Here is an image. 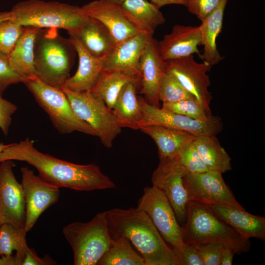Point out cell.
I'll return each instance as SVG.
<instances>
[{
	"label": "cell",
	"instance_id": "obj_39",
	"mask_svg": "<svg viewBox=\"0 0 265 265\" xmlns=\"http://www.w3.org/2000/svg\"><path fill=\"white\" fill-rule=\"evenodd\" d=\"M18 109L11 102L4 99L0 94V129L7 135L12 123V117Z\"/></svg>",
	"mask_w": 265,
	"mask_h": 265
},
{
	"label": "cell",
	"instance_id": "obj_7",
	"mask_svg": "<svg viewBox=\"0 0 265 265\" xmlns=\"http://www.w3.org/2000/svg\"><path fill=\"white\" fill-rule=\"evenodd\" d=\"M23 83L59 133L79 132L97 136L95 131L75 113L62 88L47 84L37 77L28 78Z\"/></svg>",
	"mask_w": 265,
	"mask_h": 265
},
{
	"label": "cell",
	"instance_id": "obj_19",
	"mask_svg": "<svg viewBox=\"0 0 265 265\" xmlns=\"http://www.w3.org/2000/svg\"><path fill=\"white\" fill-rule=\"evenodd\" d=\"M202 45L200 26L175 25L171 31L158 42L159 54L165 61L197 53Z\"/></svg>",
	"mask_w": 265,
	"mask_h": 265
},
{
	"label": "cell",
	"instance_id": "obj_21",
	"mask_svg": "<svg viewBox=\"0 0 265 265\" xmlns=\"http://www.w3.org/2000/svg\"><path fill=\"white\" fill-rule=\"evenodd\" d=\"M68 33L69 38L77 40L89 53L97 58L105 59L116 45L106 26L88 16L81 26Z\"/></svg>",
	"mask_w": 265,
	"mask_h": 265
},
{
	"label": "cell",
	"instance_id": "obj_33",
	"mask_svg": "<svg viewBox=\"0 0 265 265\" xmlns=\"http://www.w3.org/2000/svg\"><path fill=\"white\" fill-rule=\"evenodd\" d=\"M159 98L162 103H173L186 99L195 100L172 75L166 71L160 81Z\"/></svg>",
	"mask_w": 265,
	"mask_h": 265
},
{
	"label": "cell",
	"instance_id": "obj_1",
	"mask_svg": "<svg viewBox=\"0 0 265 265\" xmlns=\"http://www.w3.org/2000/svg\"><path fill=\"white\" fill-rule=\"evenodd\" d=\"M6 160L27 162L37 169L41 178L59 188L88 191L115 186L98 166L75 164L42 153L29 138L9 144L0 154V162Z\"/></svg>",
	"mask_w": 265,
	"mask_h": 265
},
{
	"label": "cell",
	"instance_id": "obj_14",
	"mask_svg": "<svg viewBox=\"0 0 265 265\" xmlns=\"http://www.w3.org/2000/svg\"><path fill=\"white\" fill-rule=\"evenodd\" d=\"M25 203L24 229L27 232L33 227L41 213L55 203L59 197V187L44 180L27 166L21 168Z\"/></svg>",
	"mask_w": 265,
	"mask_h": 265
},
{
	"label": "cell",
	"instance_id": "obj_31",
	"mask_svg": "<svg viewBox=\"0 0 265 265\" xmlns=\"http://www.w3.org/2000/svg\"><path fill=\"white\" fill-rule=\"evenodd\" d=\"M24 226L10 223H2L0 226V255L9 256L14 250L15 255L22 265L27 245Z\"/></svg>",
	"mask_w": 265,
	"mask_h": 265
},
{
	"label": "cell",
	"instance_id": "obj_29",
	"mask_svg": "<svg viewBox=\"0 0 265 265\" xmlns=\"http://www.w3.org/2000/svg\"><path fill=\"white\" fill-rule=\"evenodd\" d=\"M131 81L138 83L132 78L121 72L103 69L90 91L112 109L123 88Z\"/></svg>",
	"mask_w": 265,
	"mask_h": 265
},
{
	"label": "cell",
	"instance_id": "obj_28",
	"mask_svg": "<svg viewBox=\"0 0 265 265\" xmlns=\"http://www.w3.org/2000/svg\"><path fill=\"white\" fill-rule=\"evenodd\" d=\"M193 145L211 170L224 173L232 169L231 159L216 135L196 136Z\"/></svg>",
	"mask_w": 265,
	"mask_h": 265
},
{
	"label": "cell",
	"instance_id": "obj_32",
	"mask_svg": "<svg viewBox=\"0 0 265 265\" xmlns=\"http://www.w3.org/2000/svg\"><path fill=\"white\" fill-rule=\"evenodd\" d=\"M161 108L201 122L209 121L214 117L212 112L208 111L201 104L194 99L163 103Z\"/></svg>",
	"mask_w": 265,
	"mask_h": 265
},
{
	"label": "cell",
	"instance_id": "obj_47",
	"mask_svg": "<svg viewBox=\"0 0 265 265\" xmlns=\"http://www.w3.org/2000/svg\"><path fill=\"white\" fill-rule=\"evenodd\" d=\"M8 145H9V144H5L3 143H0V154L2 152V151L4 150V149L7 147Z\"/></svg>",
	"mask_w": 265,
	"mask_h": 265
},
{
	"label": "cell",
	"instance_id": "obj_23",
	"mask_svg": "<svg viewBox=\"0 0 265 265\" xmlns=\"http://www.w3.org/2000/svg\"><path fill=\"white\" fill-rule=\"evenodd\" d=\"M138 130L154 140L159 159L179 157L196 137L186 132L157 125L141 126Z\"/></svg>",
	"mask_w": 265,
	"mask_h": 265
},
{
	"label": "cell",
	"instance_id": "obj_8",
	"mask_svg": "<svg viewBox=\"0 0 265 265\" xmlns=\"http://www.w3.org/2000/svg\"><path fill=\"white\" fill-rule=\"evenodd\" d=\"M61 88L77 115L95 131L105 147L111 148L122 128L113 110L90 90L76 92Z\"/></svg>",
	"mask_w": 265,
	"mask_h": 265
},
{
	"label": "cell",
	"instance_id": "obj_40",
	"mask_svg": "<svg viewBox=\"0 0 265 265\" xmlns=\"http://www.w3.org/2000/svg\"><path fill=\"white\" fill-rule=\"evenodd\" d=\"M185 244L183 251L176 254L179 265H204L203 260L194 245Z\"/></svg>",
	"mask_w": 265,
	"mask_h": 265
},
{
	"label": "cell",
	"instance_id": "obj_35",
	"mask_svg": "<svg viewBox=\"0 0 265 265\" xmlns=\"http://www.w3.org/2000/svg\"><path fill=\"white\" fill-rule=\"evenodd\" d=\"M179 158L188 172L197 174L211 171L196 151L193 141L183 150Z\"/></svg>",
	"mask_w": 265,
	"mask_h": 265
},
{
	"label": "cell",
	"instance_id": "obj_17",
	"mask_svg": "<svg viewBox=\"0 0 265 265\" xmlns=\"http://www.w3.org/2000/svg\"><path fill=\"white\" fill-rule=\"evenodd\" d=\"M80 10L83 14L105 26L116 44L142 32L129 21L120 5L96 0L80 7Z\"/></svg>",
	"mask_w": 265,
	"mask_h": 265
},
{
	"label": "cell",
	"instance_id": "obj_34",
	"mask_svg": "<svg viewBox=\"0 0 265 265\" xmlns=\"http://www.w3.org/2000/svg\"><path fill=\"white\" fill-rule=\"evenodd\" d=\"M24 28V26L10 19L0 22V52L8 55Z\"/></svg>",
	"mask_w": 265,
	"mask_h": 265
},
{
	"label": "cell",
	"instance_id": "obj_48",
	"mask_svg": "<svg viewBox=\"0 0 265 265\" xmlns=\"http://www.w3.org/2000/svg\"><path fill=\"white\" fill-rule=\"evenodd\" d=\"M1 224H2V223H1V221L0 220V226L1 225Z\"/></svg>",
	"mask_w": 265,
	"mask_h": 265
},
{
	"label": "cell",
	"instance_id": "obj_25",
	"mask_svg": "<svg viewBox=\"0 0 265 265\" xmlns=\"http://www.w3.org/2000/svg\"><path fill=\"white\" fill-rule=\"evenodd\" d=\"M39 29L24 26L21 35L8 55L13 69L27 79L37 77L34 67V45Z\"/></svg>",
	"mask_w": 265,
	"mask_h": 265
},
{
	"label": "cell",
	"instance_id": "obj_11",
	"mask_svg": "<svg viewBox=\"0 0 265 265\" xmlns=\"http://www.w3.org/2000/svg\"><path fill=\"white\" fill-rule=\"evenodd\" d=\"M142 119L138 126L157 125L189 132L195 136L216 135L223 129L220 117H214L208 122H201L189 117L165 111L152 106L143 98L138 97Z\"/></svg>",
	"mask_w": 265,
	"mask_h": 265
},
{
	"label": "cell",
	"instance_id": "obj_44",
	"mask_svg": "<svg viewBox=\"0 0 265 265\" xmlns=\"http://www.w3.org/2000/svg\"><path fill=\"white\" fill-rule=\"evenodd\" d=\"M0 265H21V262L16 255L1 256Z\"/></svg>",
	"mask_w": 265,
	"mask_h": 265
},
{
	"label": "cell",
	"instance_id": "obj_13",
	"mask_svg": "<svg viewBox=\"0 0 265 265\" xmlns=\"http://www.w3.org/2000/svg\"><path fill=\"white\" fill-rule=\"evenodd\" d=\"M184 184L189 201L244 209L226 184L222 173L218 171L211 170L197 174L187 172L184 177Z\"/></svg>",
	"mask_w": 265,
	"mask_h": 265
},
{
	"label": "cell",
	"instance_id": "obj_15",
	"mask_svg": "<svg viewBox=\"0 0 265 265\" xmlns=\"http://www.w3.org/2000/svg\"><path fill=\"white\" fill-rule=\"evenodd\" d=\"M12 160L0 162V220L2 223L24 226L26 203L21 184L15 178Z\"/></svg>",
	"mask_w": 265,
	"mask_h": 265
},
{
	"label": "cell",
	"instance_id": "obj_37",
	"mask_svg": "<svg viewBox=\"0 0 265 265\" xmlns=\"http://www.w3.org/2000/svg\"><path fill=\"white\" fill-rule=\"evenodd\" d=\"M193 245L201 256L204 265H220L222 251L226 245L214 242Z\"/></svg>",
	"mask_w": 265,
	"mask_h": 265
},
{
	"label": "cell",
	"instance_id": "obj_5",
	"mask_svg": "<svg viewBox=\"0 0 265 265\" xmlns=\"http://www.w3.org/2000/svg\"><path fill=\"white\" fill-rule=\"evenodd\" d=\"M9 14L10 20L23 26L63 29L68 32L79 27L88 18L79 6L41 0L20 2Z\"/></svg>",
	"mask_w": 265,
	"mask_h": 265
},
{
	"label": "cell",
	"instance_id": "obj_12",
	"mask_svg": "<svg viewBox=\"0 0 265 265\" xmlns=\"http://www.w3.org/2000/svg\"><path fill=\"white\" fill-rule=\"evenodd\" d=\"M166 62V71L172 75L208 111L211 112L210 106L212 97L208 89L211 82L207 74L211 67L204 62L195 61L193 55Z\"/></svg>",
	"mask_w": 265,
	"mask_h": 265
},
{
	"label": "cell",
	"instance_id": "obj_42",
	"mask_svg": "<svg viewBox=\"0 0 265 265\" xmlns=\"http://www.w3.org/2000/svg\"><path fill=\"white\" fill-rule=\"evenodd\" d=\"M235 251L231 247L225 246L221 255L220 265H231Z\"/></svg>",
	"mask_w": 265,
	"mask_h": 265
},
{
	"label": "cell",
	"instance_id": "obj_41",
	"mask_svg": "<svg viewBox=\"0 0 265 265\" xmlns=\"http://www.w3.org/2000/svg\"><path fill=\"white\" fill-rule=\"evenodd\" d=\"M53 261L49 256H46L43 258H39L33 249L28 247L26 251V254L22 265H53Z\"/></svg>",
	"mask_w": 265,
	"mask_h": 265
},
{
	"label": "cell",
	"instance_id": "obj_3",
	"mask_svg": "<svg viewBox=\"0 0 265 265\" xmlns=\"http://www.w3.org/2000/svg\"><path fill=\"white\" fill-rule=\"evenodd\" d=\"M184 243L219 242L233 248L236 254L248 252L249 239L243 238L233 228L217 217L204 204L190 201L186 220L181 226Z\"/></svg>",
	"mask_w": 265,
	"mask_h": 265
},
{
	"label": "cell",
	"instance_id": "obj_4",
	"mask_svg": "<svg viewBox=\"0 0 265 265\" xmlns=\"http://www.w3.org/2000/svg\"><path fill=\"white\" fill-rule=\"evenodd\" d=\"M75 49L57 28L39 29L34 45L36 76L49 85L61 88L70 77Z\"/></svg>",
	"mask_w": 265,
	"mask_h": 265
},
{
	"label": "cell",
	"instance_id": "obj_9",
	"mask_svg": "<svg viewBox=\"0 0 265 265\" xmlns=\"http://www.w3.org/2000/svg\"><path fill=\"white\" fill-rule=\"evenodd\" d=\"M137 208L148 215L176 254L183 251L185 244L182 239L181 226L170 202L161 191L153 186L145 187Z\"/></svg>",
	"mask_w": 265,
	"mask_h": 265
},
{
	"label": "cell",
	"instance_id": "obj_46",
	"mask_svg": "<svg viewBox=\"0 0 265 265\" xmlns=\"http://www.w3.org/2000/svg\"><path fill=\"white\" fill-rule=\"evenodd\" d=\"M9 18V14L8 11L0 12V22L8 19Z\"/></svg>",
	"mask_w": 265,
	"mask_h": 265
},
{
	"label": "cell",
	"instance_id": "obj_43",
	"mask_svg": "<svg viewBox=\"0 0 265 265\" xmlns=\"http://www.w3.org/2000/svg\"><path fill=\"white\" fill-rule=\"evenodd\" d=\"M150 1L159 9L163 6L171 4H181L186 6L188 0H150Z\"/></svg>",
	"mask_w": 265,
	"mask_h": 265
},
{
	"label": "cell",
	"instance_id": "obj_18",
	"mask_svg": "<svg viewBox=\"0 0 265 265\" xmlns=\"http://www.w3.org/2000/svg\"><path fill=\"white\" fill-rule=\"evenodd\" d=\"M166 62L161 58L158 42L149 40L141 56L139 71L140 94L149 104L159 107V91L161 78L166 72Z\"/></svg>",
	"mask_w": 265,
	"mask_h": 265
},
{
	"label": "cell",
	"instance_id": "obj_30",
	"mask_svg": "<svg viewBox=\"0 0 265 265\" xmlns=\"http://www.w3.org/2000/svg\"><path fill=\"white\" fill-rule=\"evenodd\" d=\"M98 265H145L142 257L132 247L125 237L112 238L110 244Z\"/></svg>",
	"mask_w": 265,
	"mask_h": 265
},
{
	"label": "cell",
	"instance_id": "obj_36",
	"mask_svg": "<svg viewBox=\"0 0 265 265\" xmlns=\"http://www.w3.org/2000/svg\"><path fill=\"white\" fill-rule=\"evenodd\" d=\"M26 79L13 69L8 55L0 52V94L2 95L10 85L23 83Z\"/></svg>",
	"mask_w": 265,
	"mask_h": 265
},
{
	"label": "cell",
	"instance_id": "obj_26",
	"mask_svg": "<svg viewBox=\"0 0 265 265\" xmlns=\"http://www.w3.org/2000/svg\"><path fill=\"white\" fill-rule=\"evenodd\" d=\"M120 6L129 21L142 32L153 35L165 22L159 8L146 0H129Z\"/></svg>",
	"mask_w": 265,
	"mask_h": 265
},
{
	"label": "cell",
	"instance_id": "obj_22",
	"mask_svg": "<svg viewBox=\"0 0 265 265\" xmlns=\"http://www.w3.org/2000/svg\"><path fill=\"white\" fill-rule=\"evenodd\" d=\"M69 39L78 54L79 66L63 87L76 92L90 90L104 69L105 59L93 56L77 40Z\"/></svg>",
	"mask_w": 265,
	"mask_h": 265
},
{
	"label": "cell",
	"instance_id": "obj_10",
	"mask_svg": "<svg viewBox=\"0 0 265 265\" xmlns=\"http://www.w3.org/2000/svg\"><path fill=\"white\" fill-rule=\"evenodd\" d=\"M187 171L179 157L159 159V164L153 172L152 186L161 191L170 202L179 224L185 223L189 202L184 184Z\"/></svg>",
	"mask_w": 265,
	"mask_h": 265
},
{
	"label": "cell",
	"instance_id": "obj_20",
	"mask_svg": "<svg viewBox=\"0 0 265 265\" xmlns=\"http://www.w3.org/2000/svg\"><path fill=\"white\" fill-rule=\"evenodd\" d=\"M219 219L231 226L243 238H255L265 240V217L252 214L235 207L211 204L207 205Z\"/></svg>",
	"mask_w": 265,
	"mask_h": 265
},
{
	"label": "cell",
	"instance_id": "obj_16",
	"mask_svg": "<svg viewBox=\"0 0 265 265\" xmlns=\"http://www.w3.org/2000/svg\"><path fill=\"white\" fill-rule=\"evenodd\" d=\"M152 37L153 35L140 32L116 44L104 59V70L121 72L138 82L140 59Z\"/></svg>",
	"mask_w": 265,
	"mask_h": 265
},
{
	"label": "cell",
	"instance_id": "obj_24",
	"mask_svg": "<svg viewBox=\"0 0 265 265\" xmlns=\"http://www.w3.org/2000/svg\"><path fill=\"white\" fill-rule=\"evenodd\" d=\"M228 0H221L217 7L204 20L199 26L203 54L201 55L203 62L211 67L218 64L223 59L217 50L216 39L220 34L223 25L225 8Z\"/></svg>",
	"mask_w": 265,
	"mask_h": 265
},
{
	"label": "cell",
	"instance_id": "obj_27",
	"mask_svg": "<svg viewBox=\"0 0 265 265\" xmlns=\"http://www.w3.org/2000/svg\"><path fill=\"white\" fill-rule=\"evenodd\" d=\"M137 83L126 84L120 93L112 108L122 128L138 130L142 119L141 106L136 95Z\"/></svg>",
	"mask_w": 265,
	"mask_h": 265
},
{
	"label": "cell",
	"instance_id": "obj_2",
	"mask_svg": "<svg viewBox=\"0 0 265 265\" xmlns=\"http://www.w3.org/2000/svg\"><path fill=\"white\" fill-rule=\"evenodd\" d=\"M105 212L111 238H126L140 252L145 265H179L174 250L143 211L137 207Z\"/></svg>",
	"mask_w": 265,
	"mask_h": 265
},
{
	"label": "cell",
	"instance_id": "obj_6",
	"mask_svg": "<svg viewBox=\"0 0 265 265\" xmlns=\"http://www.w3.org/2000/svg\"><path fill=\"white\" fill-rule=\"evenodd\" d=\"M62 231L72 249L75 265H97L112 240L105 212L87 222L70 223Z\"/></svg>",
	"mask_w": 265,
	"mask_h": 265
},
{
	"label": "cell",
	"instance_id": "obj_38",
	"mask_svg": "<svg viewBox=\"0 0 265 265\" xmlns=\"http://www.w3.org/2000/svg\"><path fill=\"white\" fill-rule=\"evenodd\" d=\"M221 0H188V10L201 21L204 20L218 5Z\"/></svg>",
	"mask_w": 265,
	"mask_h": 265
},
{
	"label": "cell",
	"instance_id": "obj_45",
	"mask_svg": "<svg viewBox=\"0 0 265 265\" xmlns=\"http://www.w3.org/2000/svg\"><path fill=\"white\" fill-rule=\"evenodd\" d=\"M100 0L108 3L121 5L122 3H123L125 1H127L129 0Z\"/></svg>",
	"mask_w": 265,
	"mask_h": 265
}]
</instances>
